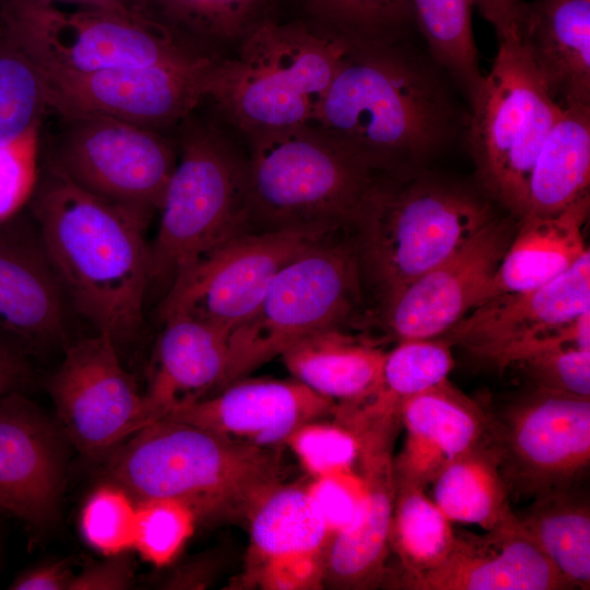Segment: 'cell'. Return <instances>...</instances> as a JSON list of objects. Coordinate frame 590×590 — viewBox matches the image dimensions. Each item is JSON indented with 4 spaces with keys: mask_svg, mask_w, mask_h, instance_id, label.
Masks as SVG:
<instances>
[{
    "mask_svg": "<svg viewBox=\"0 0 590 590\" xmlns=\"http://www.w3.org/2000/svg\"><path fill=\"white\" fill-rule=\"evenodd\" d=\"M459 115L435 67L393 39H352L314 122L382 177L427 169Z\"/></svg>",
    "mask_w": 590,
    "mask_h": 590,
    "instance_id": "obj_1",
    "label": "cell"
},
{
    "mask_svg": "<svg viewBox=\"0 0 590 590\" xmlns=\"http://www.w3.org/2000/svg\"><path fill=\"white\" fill-rule=\"evenodd\" d=\"M27 205L72 310L117 345L132 340L150 287L152 215L87 191L50 160Z\"/></svg>",
    "mask_w": 590,
    "mask_h": 590,
    "instance_id": "obj_2",
    "label": "cell"
},
{
    "mask_svg": "<svg viewBox=\"0 0 590 590\" xmlns=\"http://www.w3.org/2000/svg\"><path fill=\"white\" fill-rule=\"evenodd\" d=\"M106 481L137 500L184 503L197 520L247 517L282 483L280 449L259 448L185 422L160 418L104 459Z\"/></svg>",
    "mask_w": 590,
    "mask_h": 590,
    "instance_id": "obj_3",
    "label": "cell"
},
{
    "mask_svg": "<svg viewBox=\"0 0 590 590\" xmlns=\"http://www.w3.org/2000/svg\"><path fill=\"white\" fill-rule=\"evenodd\" d=\"M482 188L424 169L379 177L352 227L363 286L382 306L493 221Z\"/></svg>",
    "mask_w": 590,
    "mask_h": 590,
    "instance_id": "obj_4",
    "label": "cell"
},
{
    "mask_svg": "<svg viewBox=\"0 0 590 590\" xmlns=\"http://www.w3.org/2000/svg\"><path fill=\"white\" fill-rule=\"evenodd\" d=\"M353 38L262 20L236 57L214 60L205 98L248 137L314 123Z\"/></svg>",
    "mask_w": 590,
    "mask_h": 590,
    "instance_id": "obj_5",
    "label": "cell"
},
{
    "mask_svg": "<svg viewBox=\"0 0 590 590\" xmlns=\"http://www.w3.org/2000/svg\"><path fill=\"white\" fill-rule=\"evenodd\" d=\"M249 139L250 232L352 229L381 177L314 123Z\"/></svg>",
    "mask_w": 590,
    "mask_h": 590,
    "instance_id": "obj_6",
    "label": "cell"
},
{
    "mask_svg": "<svg viewBox=\"0 0 590 590\" xmlns=\"http://www.w3.org/2000/svg\"><path fill=\"white\" fill-rule=\"evenodd\" d=\"M179 160L150 244V287L162 296L201 257L250 232L248 161L214 127L187 116Z\"/></svg>",
    "mask_w": 590,
    "mask_h": 590,
    "instance_id": "obj_7",
    "label": "cell"
},
{
    "mask_svg": "<svg viewBox=\"0 0 590 590\" xmlns=\"http://www.w3.org/2000/svg\"><path fill=\"white\" fill-rule=\"evenodd\" d=\"M363 288L352 229L314 244L274 275L256 310L231 332L216 391L281 356L307 335L343 328L362 304Z\"/></svg>",
    "mask_w": 590,
    "mask_h": 590,
    "instance_id": "obj_8",
    "label": "cell"
},
{
    "mask_svg": "<svg viewBox=\"0 0 590 590\" xmlns=\"http://www.w3.org/2000/svg\"><path fill=\"white\" fill-rule=\"evenodd\" d=\"M498 44L491 71L470 96L468 140L481 188L521 219L534 161L562 107L520 36Z\"/></svg>",
    "mask_w": 590,
    "mask_h": 590,
    "instance_id": "obj_9",
    "label": "cell"
},
{
    "mask_svg": "<svg viewBox=\"0 0 590 590\" xmlns=\"http://www.w3.org/2000/svg\"><path fill=\"white\" fill-rule=\"evenodd\" d=\"M0 25L46 78L178 61L204 54L155 20L36 0H0Z\"/></svg>",
    "mask_w": 590,
    "mask_h": 590,
    "instance_id": "obj_10",
    "label": "cell"
},
{
    "mask_svg": "<svg viewBox=\"0 0 590 590\" xmlns=\"http://www.w3.org/2000/svg\"><path fill=\"white\" fill-rule=\"evenodd\" d=\"M330 234L306 229L239 234L181 272L162 296L157 316L161 321L188 316L231 334L256 310L274 275Z\"/></svg>",
    "mask_w": 590,
    "mask_h": 590,
    "instance_id": "obj_11",
    "label": "cell"
},
{
    "mask_svg": "<svg viewBox=\"0 0 590 590\" xmlns=\"http://www.w3.org/2000/svg\"><path fill=\"white\" fill-rule=\"evenodd\" d=\"M49 157L71 180L106 200L160 211L177 157L157 130L102 115L60 117Z\"/></svg>",
    "mask_w": 590,
    "mask_h": 590,
    "instance_id": "obj_12",
    "label": "cell"
},
{
    "mask_svg": "<svg viewBox=\"0 0 590 590\" xmlns=\"http://www.w3.org/2000/svg\"><path fill=\"white\" fill-rule=\"evenodd\" d=\"M509 494L577 488L590 465V398L534 388L491 418Z\"/></svg>",
    "mask_w": 590,
    "mask_h": 590,
    "instance_id": "obj_13",
    "label": "cell"
},
{
    "mask_svg": "<svg viewBox=\"0 0 590 590\" xmlns=\"http://www.w3.org/2000/svg\"><path fill=\"white\" fill-rule=\"evenodd\" d=\"M47 389L69 442L88 459L104 460L143 427V393L105 333L69 342Z\"/></svg>",
    "mask_w": 590,
    "mask_h": 590,
    "instance_id": "obj_14",
    "label": "cell"
},
{
    "mask_svg": "<svg viewBox=\"0 0 590 590\" xmlns=\"http://www.w3.org/2000/svg\"><path fill=\"white\" fill-rule=\"evenodd\" d=\"M215 58L202 55L153 64L46 78L59 117L102 115L157 130L181 122L205 98Z\"/></svg>",
    "mask_w": 590,
    "mask_h": 590,
    "instance_id": "obj_15",
    "label": "cell"
},
{
    "mask_svg": "<svg viewBox=\"0 0 590 590\" xmlns=\"http://www.w3.org/2000/svg\"><path fill=\"white\" fill-rule=\"evenodd\" d=\"M520 219L496 216L441 262L379 307L400 340L444 337L482 304Z\"/></svg>",
    "mask_w": 590,
    "mask_h": 590,
    "instance_id": "obj_16",
    "label": "cell"
},
{
    "mask_svg": "<svg viewBox=\"0 0 590 590\" xmlns=\"http://www.w3.org/2000/svg\"><path fill=\"white\" fill-rule=\"evenodd\" d=\"M590 309L589 249L564 273L532 290L499 294L470 310L446 334L499 370Z\"/></svg>",
    "mask_w": 590,
    "mask_h": 590,
    "instance_id": "obj_17",
    "label": "cell"
},
{
    "mask_svg": "<svg viewBox=\"0 0 590 590\" xmlns=\"http://www.w3.org/2000/svg\"><path fill=\"white\" fill-rule=\"evenodd\" d=\"M356 435L359 474L366 486L365 510L350 531L334 535L328 546L323 587L373 589L384 583L390 552L396 499L393 441L399 414L352 413L341 421Z\"/></svg>",
    "mask_w": 590,
    "mask_h": 590,
    "instance_id": "obj_18",
    "label": "cell"
},
{
    "mask_svg": "<svg viewBox=\"0 0 590 590\" xmlns=\"http://www.w3.org/2000/svg\"><path fill=\"white\" fill-rule=\"evenodd\" d=\"M68 441L24 392L0 397V509L30 532L46 531L59 516Z\"/></svg>",
    "mask_w": 590,
    "mask_h": 590,
    "instance_id": "obj_19",
    "label": "cell"
},
{
    "mask_svg": "<svg viewBox=\"0 0 590 590\" xmlns=\"http://www.w3.org/2000/svg\"><path fill=\"white\" fill-rule=\"evenodd\" d=\"M240 585L266 590L323 588L331 533L306 486L278 484L250 509Z\"/></svg>",
    "mask_w": 590,
    "mask_h": 590,
    "instance_id": "obj_20",
    "label": "cell"
},
{
    "mask_svg": "<svg viewBox=\"0 0 590 590\" xmlns=\"http://www.w3.org/2000/svg\"><path fill=\"white\" fill-rule=\"evenodd\" d=\"M73 311L31 213L0 223V334L28 355L68 345Z\"/></svg>",
    "mask_w": 590,
    "mask_h": 590,
    "instance_id": "obj_21",
    "label": "cell"
},
{
    "mask_svg": "<svg viewBox=\"0 0 590 590\" xmlns=\"http://www.w3.org/2000/svg\"><path fill=\"white\" fill-rule=\"evenodd\" d=\"M335 403L297 381L238 379L164 417L259 448L280 449L302 425L332 416Z\"/></svg>",
    "mask_w": 590,
    "mask_h": 590,
    "instance_id": "obj_22",
    "label": "cell"
},
{
    "mask_svg": "<svg viewBox=\"0 0 590 590\" xmlns=\"http://www.w3.org/2000/svg\"><path fill=\"white\" fill-rule=\"evenodd\" d=\"M483 535L457 534L436 567L401 580L410 590H567L573 589L539 547L512 524Z\"/></svg>",
    "mask_w": 590,
    "mask_h": 590,
    "instance_id": "obj_23",
    "label": "cell"
},
{
    "mask_svg": "<svg viewBox=\"0 0 590 590\" xmlns=\"http://www.w3.org/2000/svg\"><path fill=\"white\" fill-rule=\"evenodd\" d=\"M399 417L405 439L394 477L423 488L448 461L491 437L489 416L448 379L403 400Z\"/></svg>",
    "mask_w": 590,
    "mask_h": 590,
    "instance_id": "obj_24",
    "label": "cell"
},
{
    "mask_svg": "<svg viewBox=\"0 0 590 590\" xmlns=\"http://www.w3.org/2000/svg\"><path fill=\"white\" fill-rule=\"evenodd\" d=\"M143 393V426L172 409L214 393L222 381L229 333L188 316L163 321Z\"/></svg>",
    "mask_w": 590,
    "mask_h": 590,
    "instance_id": "obj_25",
    "label": "cell"
},
{
    "mask_svg": "<svg viewBox=\"0 0 590 590\" xmlns=\"http://www.w3.org/2000/svg\"><path fill=\"white\" fill-rule=\"evenodd\" d=\"M520 39L560 107L590 105V0L524 4Z\"/></svg>",
    "mask_w": 590,
    "mask_h": 590,
    "instance_id": "obj_26",
    "label": "cell"
},
{
    "mask_svg": "<svg viewBox=\"0 0 590 590\" xmlns=\"http://www.w3.org/2000/svg\"><path fill=\"white\" fill-rule=\"evenodd\" d=\"M589 209L587 193L557 213L521 217L485 300L532 290L567 271L589 249L582 234Z\"/></svg>",
    "mask_w": 590,
    "mask_h": 590,
    "instance_id": "obj_27",
    "label": "cell"
},
{
    "mask_svg": "<svg viewBox=\"0 0 590 590\" xmlns=\"http://www.w3.org/2000/svg\"><path fill=\"white\" fill-rule=\"evenodd\" d=\"M386 352L346 333L320 330L299 340L281 355L293 378L337 405H357L381 384Z\"/></svg>",
    "mask_w": 590,
    "mask_h": 590,
    "instance_id": "obj_28",
    "label": "cell"
},
{
    "mask_svg": "<svg viewBox=\"0 0 590 590\" xmlns=\"http://www.w3.org/2000/svg\"><path fill=\"white\" fill-rule=\"evenodd\" d=\"M590 105L562 107L536 155L526 214L557 213L589 193Z\"/></svg>",
    "mask_w": 590,
    "mask_h": 590,
    "instance_id": "obj_29",
    "label": "cell"
},
{
    "mask_svg": "<svg viewBox=\"0 0 590 590\" xmlns=\"http://www.w3.org/2000/svg\"><path fill=\"white\" fill-rule=\"evenodd\" d=\"M430 485L434 503L451 522L491 531L517 521L491 437L448 461Z\"/></svg>",
    "mask_w": 590,
    "mask_h": 590,
    "instance_id": "obj_30",
    "label": "cell"
},
{
    "mask_svg": "<svg viewBox=\"0 0 590 590\" xmlns=\"http://www.w3.org/2000/svg\"><path fill=\"white\" fill-rule=\"evenodd\" d=\"M518 523L573 589L590 588V508L577 488L533 498Z\"/></svg>",
    "mask_w": 590,
    "mask_h": 590,
    "instance_id": "obj_31",
    "label": "cell"
},
{
    "mask_svg": "<svg viewBox=\"0 0 590 590\" xmlns=\"http://www.w3.org/2000/svg\"><path fill=\"white\" fill-rule=\"evenodd\" d=\"M450 523L425 488L396 480L389 539L400 560L394 586L436 567L448 556L457 538Z\"/></svg>",
    "mask_w": 590,
    "mask_h": 590,
    "instance_id": "obj_32",
    "label": "cell"
},
{
    "mask_svg": "<svg viewBox=\"0 0 590 590\" xmlns=\"http://www.w3.org/2000/svg\"><path fill=\"white\" fill-rule=\"evenodd\" d=\"M415 20L436 63L467 92L477 87L482 74L472 31L474 0H409Z\"/></svg>",
    "mask_w": 590,
    "mask_h": 590,
    "instance_id": "obj_33",
    "label": "cell"
},
{
    "mask_svg": "<svg viewBox=\"0 0 590 590\" xmlns=\"http://www.w3.org/2000/svg\"><path fill=\"white\" fill-rule=\"evenodd\" d=\"M444 338L400 340L385 355L378 391L359 405L375 414L399 413L403 400L448 379L455 362Z\"/></svg>",
    "mask_w": 590,
    "mask_h": 590,
    "instance_id": "obj_34",
    "label": "cell"
},
{
    "mask_svg": "<svg viewBox=\"0 0 590 590\" xmlns=\"http://www.w3.org/2000/svg\"><path fill=\"white\" fill-rule=\"evenodd\" d=\"M267 3L268 0H148L151 15L194 48V42L241 39L262 21Z\"/></svg>",
    "mask_w": 590,
    "mask_h": 590,
    "instance_id": "obj_35",
    "label": "cell"
},
{
    "mask_svg": "<svg viewBox=\"0 0 590 590\" xmlns=\"http://www.w3.org/2000/svg\"><path fill=\"white\" fill-rule=\"evenodd\" d=\"M49 109L44 72L0 25V143L40 127Z\"/></svg>",
    "mask_w": 590,
    "mask_h": 590,
    "instance_id": "obj_36",
    "label": "cell"
},
{
    "mask_svg": "<svg viewBox=\"0 0 590 590\" xmlns=\"http://www.w3.org/2000/svg\"><path fill=\"white\" fill-rule=\"evenodd\" d=\"M133 548L154 565H169L181 552L198 522L184 503L169 498L137 500Z\"/></svg>",
    "mask_w": 590,
    "mask_h": 590,
    "instance_id": "obj_37",
    "label": "cell"
},
{
    "mask_svg": "<svg viewBox=\"0 0 590 590\" xmlns=\"http://www.w3.org/2000/svg\"><path fill=\"white\" fill-rule=\"evenodd\" d=\"M137 503L121 486L110 481L98 485L86 498L81 516V533L94 550L111 556L133 548Z\"/></svg>",
    "mask_w": 590,
    "mask_h": 590,
    "instance_id": "obj_38",
    "label": "cell"
},
{
    "mask_svg": "<svg viewBox=\"0 0 590 590\" xmlns=\"http://www.w3.org/2000/svg\"><path fill=\"white\" fill-rule=\"evenodd\" d=\"M285 446L311 479L353 470L359 452L356 435L338 421L306 423L288 437Z\"/></svg>",
    "mask_w": 590,
    "mask_h": 590,
    "instance_id": "obj_39",
    "label": "cell"
},
{
    "mask_svg": "<svg viewBox=\"0 0 590 590\" xmlns=\"http://www.w3.org/2000/svg\"><path fill=\"white\" fill-rule=\"evenodd\" d=\"M315 11L356 38L393 39L412 19L409 0H308Z\"/></svg>",
    "mask_w": 590,
    "mask_h": 590,
    "instance_id": "obj_40",
    "label": "cell"
},
{
    "mask_svg": "<svg viewBox=\"0 0 590 590\" xmlns=\"http://www.w3.org/2000/svg\"><path fill=\"white\" fill-rule=\"evenodd\" d=\"M39 128L0 143V223L27 205L39 174Z\"/></svg>",
    "mask_w": 590,
    "mask_h": 590,
    "instance_id": "obj_41",
    "label": "cell"
},
{
    "mask_svg": "<svg viewBox=\"0 0 590 590\" xmlns=\"http://www.w3.org/2000/svg\"><path fill=\"white\" fill-rule=\"evenodd\" d=\"M516 364L534 388L590 398V350L553 347L530 354Z\"/></svg>",
    "mask_w": 590,
    "mask_h": 590,
    "instance_id": "obj_42",
    "label": "cell"
},
{
    "mask_svg": "<svg viewBox=\"0 0 590 590\" xmlns=\"http://www.w3.org/2000/svg\"><path fill=\"white\" fill-rule=\"evenodd\" d=\"M306 489L332 538L354 528L364 514L366 486L354 470L314 477Z\"/></svg>",
    "mask_w": 590,
    "mask_h": 590,
    "instance_id": "obj_43",
    "label": "cell"
},
{
    "mask_svg": "<svg viewBox=\"0 0 590 590\" xmlns=\"http://www.w3.org/2000/svg\"><path fill=\"white\" fill-rule=\"evenodd\" d=\"M106 557L74 574L69 590L130 589L134 583V567L127 552Z\"/></svg>",
    "mask_w": 590,
    "mask_h": 590,
    "instance_id": "obj_44",
    "label": "cell"
},
{
    "mask_svg": "<svg viewBox=\"0 0 590 590\" xmlns=\"http://www.w3.org/2000/svg\"><path fill=\"white\" fill-rule=\"evenodd\" d=\"M30 355L0 334V397L24 392L33 382Z\"/></svg>",
    "mask_w": 590,
    "mask_h": 590,
    "instance_id": "obj_45",
    "label": "cell"
},
{
    "mask_svg": "<svg viewBox=\"0 0 590 590\" xmlns=\"http://www.w3.org/2000/svg\"><path fill=\"white\" fill-rule=\"evenodd\" d=\"M74 577L67 560L42 563L15 576L9 585L12 590H69Z\"/></svg>",
    "mask_w": 590,
    "mask_h": 590,
    "instance_id": "obj_46",
    "label": "cell"
},
{
    "mask_svg": "<svg viewBox=\"0 0 590 590\" xmlns=\"http://www.w3.org/2000/svg\"><path fill=\"white\" fill-rule=\"evenodd\" d=\"M474 4L494 26L498 40L520 36L524 9L520 0H474Z\"/></svg>",
    "mask_w": 590,
    "mask_h": 590,
    "instance_id": "obj_47",
    "label": "cell"
},
{
    "mask_svg": "<svg viewBox=\"0 0 590 590\" xmlns=\"http://www.w3.org/2000/svg\"><path fill=\"white\" fill-rule=\"evenodd\" d=\"M80 7L115 11L142 20H155L149 11L148 0H80Z\"/></svg>",
    "mask_w": 590,
    "mask_h": 590,
    "instance_id": "obj_48",
    "label": "cell"
},
{
    "mask_svg": "<svg viewBox=\"0 0 590 590\" xmlns=\"http://www.w3.org/2000/svg\"><path fill=\"white\" fill-rule=\"evenodd\" d=\"M36 1L48 2V3H54V4L72 3V4L80 5V0H36Z\"/></svg>",
    "mask_w": 590,
    "mask_h": 590,
    "instance_id": "obj_49",
    "label": "cell"
},
{
    "mask_svg": "<svg viewBox=\"0 0 590 590\" xmlns=\"http://www.w3.org/2000/svg\"><path fill=\"white\" fill-rule=\"evenodd\" d=\"M1 557H2V550H1V545H0V567H1V562H2Z\"/></svg>",
    "mask_w": 590,
    "mask_h": 590,
    "instance_id": "obj_50",
    "label": "cell"
}]
</instances>
